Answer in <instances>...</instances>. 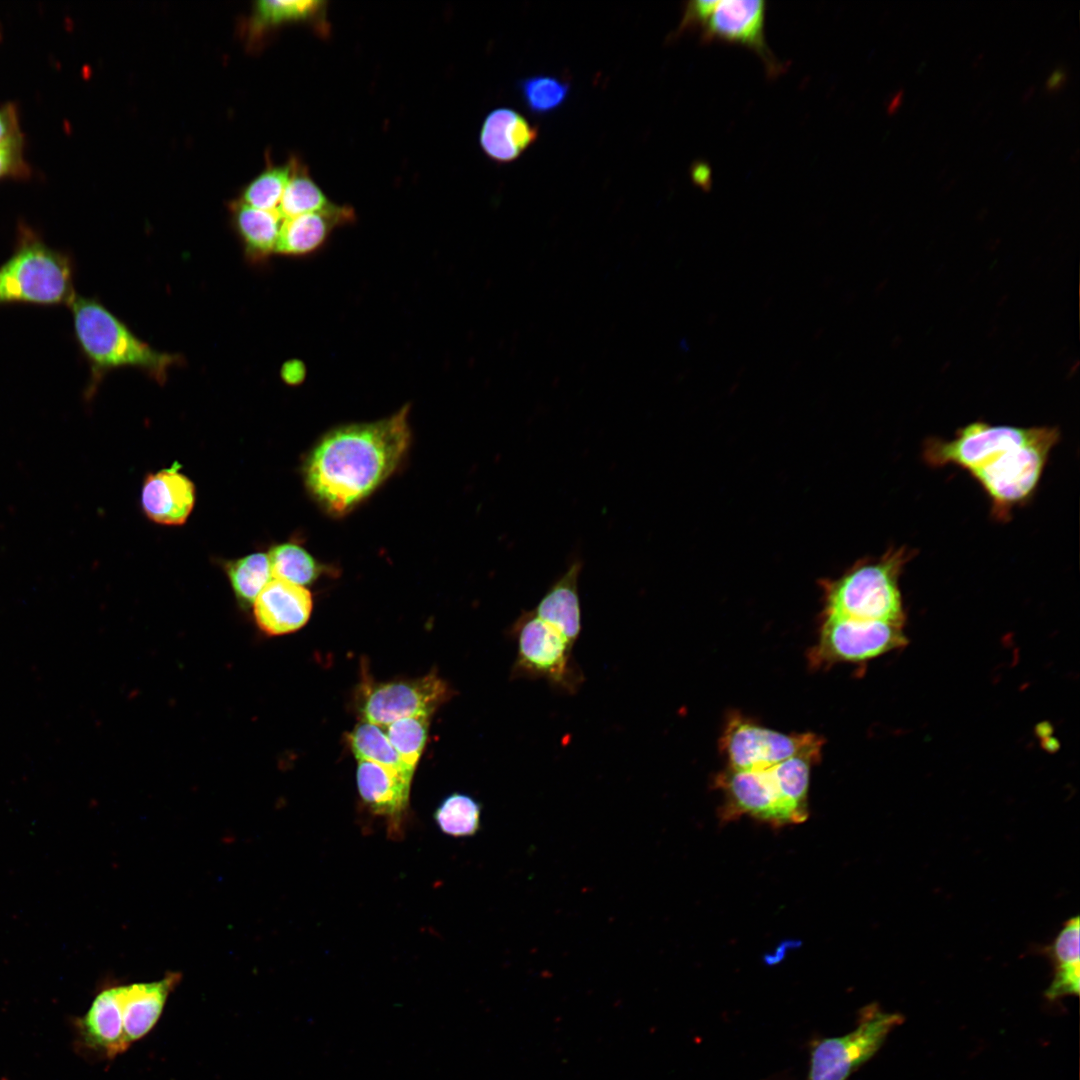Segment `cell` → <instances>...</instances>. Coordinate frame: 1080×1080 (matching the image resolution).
Here are the masks:
<instances>
[{"instance_id": "obj_19", "label": "cell", "mask_w": 1080, "mask_h": 1080, "mask_svg": "<svg viewBox=\"0 0 1080 1080\" xmlns=\"http://www.w3.org/2000/svg\"><path fill=\"white\" fill-rule=\"evenodd\" d=\"M356 783L368 809L390 820L392 829L398 828L408 807L411 781L375 763L358 761Z\"/></svg>"}, {"instance_id": "obj_15", "label": "cell", "mask_w": 1080, "mask_h": 1080, "mask_svg": "<svg viewBox=\"0 0 1080 1080\" xmlns=\"http://www.w3.org/2000/svg\"><path fill=\"white\" fill-rule=\"evenodd\" d=\"M180 468L174 463L170 468L147 475L144 480L141 505L146 516L158 524L181 525L194 507V484Z\"/></svg>"}, {"instance_id": "obj_9", "label": "cell", "mask_w": 1080, "mask_h": 1080, "mask_svg": "<svg viewBox=\"0 0 1080 1080\" xmlns=\"http://www.w3.org/2000/svg\"><path fill=\"white\" fill-rule=\"evenodd\" d=\"M723 791L725 819L748 815L775 826L798 824L808 817L785 795L774 767L757 770L727 769L716 779Z\"/></svg>"}, {"instance_id": "obj_11", "label": "cell", "mask_w": 1080, "mask_h": 1080, "mask_svg": "<svg viewBox=\"0 0 1080 1080\" xmlns=\"http://www.w3.org/2000/svg\"><path fill=\"white\" fill-rule=\"evenodd\" d=\"M1038 428L976 421L960 428L953 439H927L923 458L933 467L953 465L971 473L1032 438Z\"/></svg>"}, {"instance_id": "obj_8", "label": "cell", "mask_w": 1080, "mask_h": 1080, "mask_svg": "<svg viewBox=\"0 0 1080 1080\" xmlns=\"http://www.w3.org/2000/svg\"><path fill=\"white\" fill-rule=\"evenodd\" d=\"M720 745L729 769L757 770L796 756L819 759L823 739L812 733L784 734L734 716L727 723Z\"/></svg>"}, {"instance_id": "obj_16", "label": "cell", "mask_w": 1080, "mask_h": 1080, "mask_svg": "<svg viewBox=\"0 0 1080 1080\" xmlns=\"http://www.w3.org/2000/svg\"><path fill=\"white\" fill-rule=\"evenodd\" d=\"M81 1044L96 1056L114 1059L128 1044L123 1027L119 986L100 992L76 1023Z\"/></svg>"}, {"instance_id": "obj_6", "label": "cell", "mask_w": 1080, "mask_h": 1080, "mask_svg": "<svg viewBox=\"0 0 1080 1080\" xmlns=\"http://www.w3.org/2000/svg\"><path fill=\"white\" fill-rule=\"evenodd\" d=\"M509 633L517 645L511 679H543L568 695L579 690L585 676L574 658V644L560 631L531 610H523Z\"/></svg>"}, {"instance_id": "obj_21", "label": "cell", "mask_w": 1080, "mask_h": 1080, "mask_svg": "<svg viewBox=\"0 0 1080 1080\" xmlns=\"http://www.w3.org/2000/svg\"><path fill=\"white\" fill-rule=\"evenodd\" d=\"M582 568V561L574 560L531 609L537 617L555 627L574 645L582 630L578 590Z\"/></svg>"}, {"instance_id": "obj_18", "label": "cell", "mask_w": 1080, "mask_h": 1080, "mask_svg": "<svg viewBox=\"0 0 1080 1080\" xmlns=\"http://www.w3.org/2000/svg\"><path fill=\"white\" fill-rule=\"evenodd\" d=\"M354 217L351 207L330 204L320 211L285 218L274 253L285 256L309 254L319 248L337 226L352 222Z\"/></svg>"}, {"instance_id": "obj_31", "label": "cell", "mask_w": 1080, "mask_h": 1080, "mask_svg": "<svg viewBox=\"0 0 1080 1080\" xmlns=\"http://www.w3.org/2000/svg\"><path fill=\"white\" fill-rule=\"evenodd\" d=\"M291 171L290 165L264 171L246 187L241 202L257 209L277 210Z\"/></svg>"}, {"instance_id": "obj_36", "label": "cell", "mask_w": 1080, "mask_h": 1080, "mask_svg": "<svg viewBox=\"0 0 1080 1080\" xmlns=\"http://www.w3.org/2000/svg\"><path fill=\"white\" fill-rule=\"evenodd\" d=\"M1066 80V71L1063 67L1056 68L1046 80V89L1048 91H1055L1060 88Z\"/></svg>"}, {"instance_id": "obj_33", "label": "cell", "mask_w": 1080, "mask_h": 1080, "mask_svg": "<svg viewBox=\"0 0 1080 1080\" xmlns=\"http://www.w3.org/2000/svg\"><path fill=\"white\" fill-rule=\"evenodd\" d=\"M718 0H693L686 3L676 34L699 28L707 19Z\"/></svg>"}, {"instance_id": "obj_38", "label": "cell", "mask_w": 1080, "mask_h": 1080, "mask_svg": "<svg viewBox=\"0 0 1080 1080\" xmlns=\"http://www.w3.org/2000/svg\"><path fill=\"white\" fill-rule=\"evenodd\" d=\"M2 1080H6V1079H5V1078H2Z\"/></svg>"}, {"instance_id": "obj_12", "label": "cell", "mask_w": 1080, "mask_h": 1080, "mask_svg": "<svg viewBox=\"0 0 1080 1080\" xmlns=\"http://www.w3.org/2000/svg\"><path fill=\"white\" fill-rule=\"evenodd\" d=\"M448 696L446 683L435 673L413 680H400L370 687L362 701L366 722L385 727L406 717L428 716Z\"/></svg>"}, {"instance_id": "obj_10", "label": "cell", "mask_w": 1080, "mask_h": 1080, "mask_svg": "<svg viewBox=\"0 0 1080 1080\" xmlns=\"http://www.w3.org/2000/svg\"><path fill=\"white\" fill-rule=\"evenodd\" d=\"M904 626L825 614L811 658L818 665L873 659L907 645Z\"/></svg>"}, {"instance_id": "obj_29", "label": "cell", "mask_w": 1080, "mask_h": 1080, "mask_svg": "<svg viewBox=\"0 0 1080 1080\" xmlns=\"http://www.w3.org/2000/svg\"><path fill=\"white\" fill-rule=\"evenodd\" d=\"M292 175L277 208L283 219L320 211L331 203L311 177L301 169Z\"/></svg>"}, {"instance_id": "obj_23", "label": "cell", "mask_w": 1080, "mask_h": 1080, "mask_svg": "<svg viewBox=\"0 0 1080 1080\" xmlns=\"http://www.w3.org/2000/svg\"><path fill=\"white\" fill-rule=\"evenodd\" d=\"M233 222L249 261L263 262L274 253L283 218L277 210H262L243 202L233 207Z\"/></svg>"}, {"instance_id": "obj_22", "label": "cell", "mask_w": 1080, "mask_h": 1080, "mask_svg": "<svg viewBox=\"0 0 1080 1080\" xmlns=\"http://www.w3.org/2000/svg\"><path fill=\"white\" fill-rule=\"evenodd\" d=\"M1079 930V917L1069 918L1053 941L1040 950L1050 959L1053 968L1052 981L1045 991V996L1049 1000L1079 995Z\"/></svg>"}, {"instance_id": "obj_32", "label": "cell", "mask_w": 1080, "mask_h": 1080, "mask_svg": "<svg viewBox=\"0 0 1080 1080\" xmlns=\"http://www.w3.org/2000/svg\"><path fill=\"white\" fill-rule=\"evenodd\" d=\"M324 5L325 2L314 0H262L256 3V24L267 26L306 20L321 14Z\"/></svg>"}, {"instance_id": "obj_35", "label": "cell", "mask_w": 1080, "mask_h": 1080, "mask_svg": "<svg viewBox=\"0 0 1080 1080\" xmlns=\"http://www.w3.org/2000/svg\"><path fill=\"white\" fill-rule=\"evenodd\" d=\"M280 376L288 385H299L306 376L305 365L300 360H288L282 365Z\"/></svg>"}, {"instance_id": "obj_28", "label": "cell", "mask_w": 1080, "mask_h": 1080, "mask_svg": "<svg viewBox=\"0 0 1080 1080\" xmlns=\"http://www.w3.org/2000/svg\"><path fill=\"white\" fill-rule=\"evenodd\" d=\"M271 574L275 579L304 586L320 573L319 565L301 546L284 543L274 546L269 554Z\"/></svg>"}, {"instance_id": "obj_20", "label": "cell", "mask_w": 1080, "mask_h": 1080, "mask_svg": "<svg viewBox=\"0 0 1080 1080\" xmlns=\"http://www.w3.org/2000/svg\"><path fill=\"white\" fill-rule=\"evenodd\" d=\"M538 138V128L512 108L491 111L481 127L480 146L491 160L506 164L517 160Z\"/></svg>"}, {"instance_id": "obj_14", "label": "cell", "mask_w": 1080, "mask_h": 1080, "mask_svg": "<svg viewBox=\"0 0 1080 1080\" xmlns=\"http://www.w3.org/2000/svg\"><path fill=\"white\" fill-rule=\"evenodd\" d=\"M312 607V596L304 586L274 578L254 601L253 615L262 632L279 636L302 628Z\"/></svg>"}, {"instance_id": "obj_27", "label": "cell", "mask_w": 1080, "mask_h": 1080, "mask_svg": "<svg viewBox=\"0 0 1080 1080\" xmlns=\"http://www.w3.org/2000/svg\"><path fill=\"white\" fill-rule=\"evenodd\" d=\"M517 89L526 109L545 116L558 110L567 100L570 83L555 75L537 74L518 81Z\"/></svg>"}, {"instance_id": "obj_34", "label": "cell", "mask_w": 1080, "mask_h": 1080, "mask_svg": "<svg viewBox=\"0 0 1080 1080\" xmlns=\"http://www.w3.org/2000/svg\"><path fill=\"white\" fill-rule=\"evenodd\" d=\"M28 167L24 161L23 148L0 147V180L7 177L23 176Z\"/></svg>"}, {"instance_id": "obj_37", "label": "cell", "mask_w": 1080, "mask_h": 1080, "mask_svg": "<svg viewBox=\"0 0 1080 1080\" xmlns=\"http://www.w3.org/2000/svg\"><path fill=\"white\" fill-rule=\"evenodd\" d=\"M902 96H903V90L901 89L894 95V97L890 101V103H889V105L887 107L888 113H893L898 109V107L900 106L901 101H902Z\"/></svg>"}, {"instance_id": "obj_7", "label": "cell", "mask_w": 1080, "mask_h": 1080, "mask_svg": "<svg viewBox=\"0 0 1080 1080\" xmlns=\"http://www.w3.org/2000/svg\"><path fill=\"white\" fill-rule=\"evenodd\" d=\"M902 1022L901 1014L886 1012L877 1003L863 1007L853 1031L814 1042L808 1080H847Z\"/></svg>"}, {"instance_id": "obj_2", "label": "cell", "mask_w": 1080, "mask_h": 1080, "mask_svg": "<svg viewBox=\"0 0 1080 1080\" xmlns=\"http://www.w3.org/2000/svg\"><path fill=\"white\" fill-rule=\"evenodd\" d=\"M69 306L76 341L91 371L86 398L109 371L136 368L164 383L171 368L183 361L180 355L160 352L139 339L96 298L76 295Z\"/></svg>"}, {"instance_id": "obj_17", "label": "cell", "mask_w": 1080, "mask_h": 1080, "mask_svg": "<svg viewBox=\"0 0 1080 1080\" xmlns=\"http://www.w3.org/2000/svg\"><path fill=\"white\" fill-rule=\"evenodd\" d=\"M180 980L181 975L174 972L158 981L119 986L124 1033L129 1045L155 1026L169 994Z\"/></svg>"}, {"instance_id": "obj_13", "label": "cell", "mask_w": 1080, "mask_h": 1080, "mask_svg": "<svg viewBox=\"0 0 1080 1080\" xmlns=\"http://www.w3.org/2000/svg\"><path fill=\"white\" fill-rule=\"evenodd\" d=\"M766 2L763 0H718L700 25L702 42L715 40L742 44L761 57L769 74L783 65L769 49L765 38Z\"/></svg>"}, {"instance_id": "obj_1", "label": "cell", "mask_w": 1080, "mask_h": 1080, "mask_svg": "<svg viewBox=\"0 0 1080 1080\" xmlns=\"http://www.w3.org/2000/svg\"><path fill=\"white\" fill-rule=\"evenodd\" d=\"M409 406L371 423L327 433L304 465L305 483L329 513L343 515L369 496L397 468L410 441Z\"/></svg>"}, {"instance_id": "obj_5", "label": "cell", "mask_w": 1080, "mask_h": 1080, "mask_svg": "<svg viewBox=\"0 0 1080 1080\" xmlns=\"http://www.w3.org/2000/svg\"><path fill=\"white\" fill-rule=\"evenodd\" d=\"M1059 439L1057 427L1040 426L1032 438L970 473L988 496L996 520L1007 521L1015 507L1031 499Z\"/></svg>"}, {"instance_id": "obj_4", "label": "cell", "mask_w": 1080, "mask_h": 1080, "mask_svg": "<svg viewBox=\"0 0 1080 1080\" xmlns=\"http://www.w3.org/2000/svg\"><path fill=\"white\" fill-rule=\"evenodd\" d=\"M75 297L70 256L19 225L13 253L0 265V305H70Z\"/></svg>"}, {"instance_id": "obj_25", "label": "cell", "mask_w": 1080, "mask_h": 1080, "mask_svg": "<svg viewBox=\"0 0 1080 1080\" xmlns=\"http://www.w3.org/2000/svg\"><path fill=\"white\" fill-rule=\"evenodd\" d=\"M226 573L237 600L244 607L254 603L272 576L268 554L264 553H252L229 562Z\"/></svg>"}, {"instance_id": "obj_3", "label": "cell", "mask_w": 1080, "mask_h": 1080, "mask_svg": "<svg viewBox=\"0 0 1080 1080\" xmlns=\"http://www.w3.org/2000/svg\"><path fill=\"white\" fill-rule=\"evenodd\" d=\"M914 554L906 546L891 547L881 557L862 560L838 580L825 584V614L905 624L899 580Z\"/></svg>"}, {"instance_id": "obj_24", "label": "cell", "mask_w": 1080, "mask_h": 1080, "mask_svg": "<svg viewBox=\"0 0 1080 1080\" xmlns=\"http://www.w3.org/2000/svg\"><path fill=\"white\" fill-rule=\"evenodd\" d=\"M348 743L358 761H368L412 780L414 771L399 757L383 727L362 722L348 735Z\"/></svg>"}, {"instance_id": "obj_26", "label": "cell", "mask_w": 1080, "mask_h": 1080, "mask_svg": "<svg viewBox=\"0 0 1080 1080\" xmlns=\"http://www.w3.org/2000/svg\"><path fill=\"white\" fill-rule=\"evenodd\" d=\"M481 804L471 796L454 792L434 812L439 830L452 837H470L480 829Z\"/></svg>"}, {"instance_id": "obj_30", "label": "cell", "mask_w": 1080, "mask_h": 1080, "mask_svg": "<svg viewBox=\"0 0 1080 1080\" xmlns=\"http://www.w3.org/2000/svg\"><path fill=\"white\" fill-rule=\"evenodd\" d=\"M428 729V716L401 718L384 728L399 757L413 771L424 750Z\"/></svg>"}]
</instances>
